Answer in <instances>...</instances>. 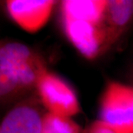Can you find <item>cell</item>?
I'll use <instances>...</instances> for the list:
<instances>
[{
	"mask_svg": "<svg viewBox=\"0 0 133 133\" xmlns=\"http://www.w3.org/2000/svg\"><path fill=\"white\" fill-rule=\"evenodd\" d=\"M84 133H117L107 124L97 120L87 128Z\"/></svg>",
	"mask_w": 133,
	"mask_h": 133,
	"instance_id": "cell-11",
	"label": "cell"
},
{
	"mask_svg": "<svg viewBox=\"0 0 133 133\" xmlns=\"http://www.w3.org/2000/svg\"><path fill=\"white\" fill-rule=\"evenodd\" d=\"M42 107L37 95L18 101L2 120L0 133H42Z\"/></svg>",
	"mask_w": 133,
	"mask_h": 133,
	"instance_id": "cell-5",
	"label": "cell"
},
{
	"mask_svg": "<svg viewBox=\"0 0 133 133\" xmlns=\"http://www.w3.org/2000/svg\"><path fill=\"white\" fill-rule=\"evenodd\" d=\"M0 68L30 91L35 90L38 78L48 67L42 57L24 43L0 42Z\"/></svg>",
	"mask_w": 133,
	"mask_h": 133,
	"instance_id": "cell-1",
	"label": "cell"
},
{
	"mask_svg": "<svg viewBox=\"0 0 133 133\" xmlns=\"http://www.w3.org/2000/svg\"><path fill=\"white\" fill-rule=\"evenodd\" d=\"M62 25L68 41L87 59H95L107 50L102 23L62 17Z\"/></svg>",
	"mask_w": 133,
	"mask_h": 133,
	"instance_id": "cell-4",
	"label": "cell"
},
{
	"mask_svg": "<svg viewBox=\"0 0 133 133\" xmlns=\"http://www.w3.org/2000/svg\"><path fill=\"white\" fill-rule=\"evenodd\" d=\"M133 22V0H109L102 19V25L109 50L131 27Z\"/></svg>",
	"mask_w": 133,
	"mask_h": 133,
	"instance_id": "cell-7",
	"label": "cell"
},
{
	"mask_svg": "<svg viewBox=\"0 0 133 133\" xmlns=\"http://www.w3.org/2000/svg\"><path fill=\"white\" fill-rule=\"evenodd\" d=\"M30 91L14 77L0 68V102L21 100L29 95Z\"/></svg>",
	"mask_w": 133,
	"mask_h": 133,
	"instance_id": "cell-10",
	"label": "cell"
},
{
	"mask_svg": "<svg viewBox=\"0 0 133 133\" xmlns=\"http://www.w3.org/2000/svg\"><path fill=\"white\" fill-rule=\"evenodd\" d=\"M56 4L52 0H8L5 3L13 21L30 33L38 32L47 24Z\"/></svg>",
	"mask_w": 133,
	"mask_h": 133,
	"instance_id": "cell-6",
	"label": "cell"
},
{
	"mask_svg": "<svg viewBox=\"0 0 133 133\" xmlns=\"http://www.w3.org/2000/svg\"><path fill=\"white\" fill-rule=\"evenodd\" d=\"M60 5L63 18L101 24L107 1L66 0L61 2Z\"/></svg>",
	"mask_w": 133,
	"mask_h": 133,
	"instance_id": "cell-8",
	"label": "cell"
},
{
	"mask_svg": "<svg viewBox=\"0 0 133 133\" xmlns=\"http://www.w3.org/2000/svg\"><path fill=\"white\" fill-rule=\"evenodd\" d=\"M99 120L117 133H133V86L107 82L100 99Z\"/></svg>",
	"mask_w": 133,
	"mask_h": 133,
	"instance_id": "cell-2",
	"label": "cell"
},
{
	"mask_svg": "<svg viewBox=\"0 0 133 133\" xmlns=\"http://www.w3.org/2000/svg\"><path fill=\"white\" fill-rule=\"evenodd\" d=\"M35 91L48 112L71 118L81 111L79 101L72 87L48 69L38 78Z\"/></svg>",
	"mask_w": 133,
	"mask_h": 133,
	"instance_id": "cell-3",
	"label": "cell"
},
{
	"mask_svg": "<svg viewBox=\"0 0 133 133\" xmlns=\"http://www.w3.org/2000/svg\"><path fill=\"white\" fill-rule=\"evenodd\" d=\"M81 127L71 118L45 112L42 119V133H81Z\"/></svg>",
	"mask_w": 133,
	"mask_h": 133,
	"instance_id": "cell-9",
	"label": "cell"
}]
</instances>
